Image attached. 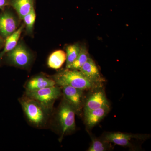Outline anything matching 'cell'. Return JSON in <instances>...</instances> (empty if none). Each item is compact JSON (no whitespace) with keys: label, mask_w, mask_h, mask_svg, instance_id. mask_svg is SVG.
Instances as JSON below:
<instances>
[{"label":"cell","mask_w":151,"mask_h":151,"mask_svg":"<svg viewBox=\"0 0 151 151\" xmlns=\"http://www.w3.org/2000/svg\"><path fill=\"white\" fill-rule=\"evenodd\" d=\"M52 78L58 86H70L82 90L100 87L90 81L79 70L65 68L53 76Z\"/></svg>","instance_id":"1"},{"label":"cell","mask_w":151,"mask_h":151,"mask_svg":"<svg viewBox=\"0 0 151 151\" xmlns=\"http://www.w3.org/2000/svg\"><path fill=\"white\" fill-rule=\"evenodd\" d=\"M19 102L31 124L37 128L45 126L48 119L50 111L37 101L26 96L21 98Z\"/></svg>","instance_id":"2"},{"label":"cell","mask_w":151,"mask_h":151,"mask_svg":"<svg viewBox=\"0 0 151 151\" xmlns=\"http://www.w3.org/2000/svg\"><path fill=\"white\" fill-rule=\"evenodd\" d=\"M74 108L69 102L63 98L59 106L56 115V120L60 132L59 140L62 141L64 136L74 132L76 130Z\"/></svg>","instance_id":"3"},{"label":"cell","mask_w":151,"mask_h":151,"mask_svg":"<svg viewBox=\"0 0 151 151\" xmlns=\"http://www.w3.org/2000/svg\"><path fill=\"white\" fill-rule=\"evenodd\" d=\"M7 62L11 65L22 68H28L32 62L33 55L23 42H18L17 46L5 55Z\"/></svg>","instance_id":"4"},{"label":"cell","mask_w":151,"mask_h":151,"mask_svg":"<svg viewBox=\"0 0 151 151\" xmlns=\"http://www.w3.org/2000/svg\"><path fill=\"white\" fill-rule=\"evenodd\" d=\"M61 94V88L55 85L37 91L26 92L25 96L37 101L47 111H50L55 100Z\"/></svg>","instance_id":"5"},{"label":"cell","mask_w":151,"mask_h":151,"mask_svg":"<svg viewBox=\"0 0 151 151\" xmlns=\"http://www.w3.org/2000/svg\"><path fill=\"white\" fill-rule=\"evenodd\" d=\"M19 24L18 19L10 9L0 14V35L5 39L18 29Z\"/></svg>","instance_id":"6"},{"label":"cell","mask_w":151,"mask_h":151,"mask_svg":"<svg viewBox=\"0 0 151 151\" xmlns=\"http://www.w3.org/2000/svg\"><path fill=\"white\" fill-rule=\"evenodd\" d=\"M145 136L120 132H108L105 133L102 139L107 142L113 143L122 147H130L132 145V139H143Z\"/></svg>","instance_id":"7"},{"label":"cell","mask_w":151,"mask_h":151,"mask_svg":"<svg viewBox=\"0 0 151 151\" xmlns=\"http://www.w3.org/2000/svg\"><path fill=\"white\" fill-rule=\"evenodd\" d=\"M99 88L87 97L84 104V113L110 105L104 90L99 89Z\"/></svg>","instance_id":"8"},{"label":"cell","mask_w":151,"mask_h":151,"mask_svg":"<svg viewBox=\"0 0 151 151\" xmlns=\"http://www.w3.org/2000/svg\"><path fill=\"white\" fill-rule=\"evenodd\" d=\"M79 70L89 80L98 86H100L105 81L95 61L90 56Z\"/></svg>","instance_id":"9"},{"label":"cell","mask_w":151,"mask_h":151,"mask_svg":"<svg viewBox=\"0 0 151 151\" xmlns=\"http://www.w3.org/2000/svg\"><path fill=\"white\" fill-rule=\"evenodd\" d=\"M61 87L64 99L73 106L76 113H79L82 105L84 90L70 86Z\"/></svg>","instance_id":"10"},{"label":"cell","mask_w":151,"mask_h":151,"mask_svg":"<svg viewBox=\"0 0 151 151\" xmlns=\"http://www.w3.org/2000/svg\"><path fill=\"white\" fill-rule=\"evenodd\" d=\"M55 85L56 83L53 78H48L44 75H39L29 79L25 85V88L26 92H33Z\"/></svg>","instance_id":"11"},{"label":"cell","mask_w":151,"mask_h":151,"mask_svg":"<svg viewBox=\"0 0 151 151\" xmlns=\"http://www.w3.org/2000/svg\"><path fill=\"white\" fill-rule=\"evenodd\" d=\"M110 110V105H108L84 113L86 127L89 129L95 127L107 116Z\"/></svg>","instance_id":"12"},{"label":"cell","mask_w":151,"mask_h":151,"mask_svg":"<svg viewBox=\"0 0 151 151\" xmlns=\"http://www.w3.org/2000/svg\"><path fill=\"white\" fill-rule=\"evenodd\" d=\"M35 0H10L9 6L17 12L19 18L22 20L35 9Z\"/></svg>","instance_id":"13"},{"label":"cell","mask_w":151,"mask_h":151,"mask_svg":"<svg viewBox=\"0 0 151 151\" xmlns=\"http://www.w3.org/2000/svg\"><path fill=\"white\" fill-rule=\"evenodd\" d=\"M24 27V25H22L14 33L6 39L4 48L0 53V61L2 59L3 57L17 46Z\"/></svg>","instance_id":"14"},{"label":"cell","mask_w":151,"mask_h":151,"mask_svg":"<svg viewBox=\"0 0 151 151\" xmlns=\"http://www.w3.org/2000/svg\"><path fill=\"white\" fill-rule=\"evenodd\" d=\"M66 55L65 51L61 50H55L49 56L47 65L52 69H59L66 61Z\"/></svg>","instance_id":"15"},{"label":"cell","mask_w":151,"mask_h":151,"mask_svg":"<svg viewBox=\"0 0 151 151\" xmlns=\"http://www.w3.org/2000/svg\"><path fill=\"white\" fill-rule=\"evenodd\" d=\"M81 47V44L79 43L69 45L65 47V53L66 55L65 68H69L70 65L75 61L79 55Z\"/></svg>","instance_id":"16"},{"label":"cell","mask_w":151,"mask_h":151,"mask_svg":"<svg viewBox=\"0 0 151 151\" xmlns=\"http://www.w3.org/2000/svg\"><path fill=\"white\" fill-rule=\"evenodd\" d=\"M90 57L88 49L85 44H81V50L75 61L68 69L79 70Z\"/></svg>","instance_id":"17"},{"label":"cell","mask_w":151,"mask_h":151,"mask_svg":"<svg viewBox=\"0 0 151 151\" xmlns=\"http://www.w3.org/2000/svg\"><path fill=\"white\" fill-rule=\"evenodd\" d=\"M92 143L88 151H106L112 149L111 143L107 142L102 139L97 138H92Z\"/></svg>","instance_id":"18"},{"label":"cell","mask_w":151,"mask_h":151,"mask_svg":"<svg viewBox=\"0 0 151 151\" xmlns=\"http://www.w3.org/2000/svg\"><path fill=\"white\" fill-rule=\"evenodd\" d=\"M36 19V13L35 9H33L29 13L24 17L26 31L28 35H32L33 32L34 27Z\"/></svg>","instance_id":"19"},{"label":"cell","mask_w":151,"mask_h":151,"mask_svg":"<svg viewBox=\"0 0 151 151\" xmlns=\"http://www.w3.org/2000/svg\"><path fill=\"white\" fill-rule=\"evenodd\" d=\"M10 0H0V9L4 10L6 7L9 6Z\"/></svg>","instance_id":"20"},{"label":"cell","mask_w":151,"mask_h":151,"mask_svg":"<svg viewBox=\"0 0 151 151\" xmlns=\"http://www.w3.org/2000/svg\"><path fill=\"white\" fill-rule=\"evenodd\" d=\"M4 43V40H3L2 38L0 36V47L2 46Z\"/></svg>","instance_id":"21"}]
</instances>
